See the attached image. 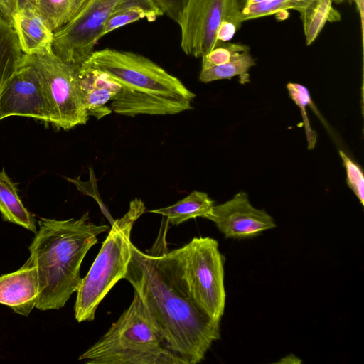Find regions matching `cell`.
Segmentation results:
<instances>
[{"label": "cell", "instance_id": "2e32d148", "mask_svg": "<svg viewBox=\"0 0 364 364\" xmlns=\"http://www.w3.org/2000/svg\"><path fill=\"white\" fill-rule=\"evenodd\" d=\"M213 205L214 201L206 193L193 191L173 205L149 212L161 215L166 218L169 224L177 225L192 218H205Z\"/></svg>", "mask_w": 364, "mask_h": 364}, {"label": "cell", "instance_id": "6da1fadb", "mask_svg": "<svg viewBox=\"0 0 364 364\" xmlns=\"http://www.w3.org/2000/svg\"><path fill=\"white\" fill-rule=\"evenodd\" d=\"M158 237L149 251L131 245L132 256L123 279L141 297L166 347L184 364L201 362L220 339V322L193 302L184 284L165 257L169 223L163 216Z\"/></svg>", "mask_w": 364, "mask_h": 364}, {"label": "cell", "instance_id": "7c38bea8", "mask_svg": "<svg viewBox=\"0 0 364 364\" xmlns=\"http://www.w3.org/2000/svg\"><path fill=\"white\" fill-rule=\"evenodd\" d=\"M39 292L36 264L32 257L18 270L0 277V304L23 316L35 308Z\"/></svg>", "mask_w": 364, "mask_h": 364}, {"label": "cell", "instance_id": "83f0119b", "mask_svg": "<svg viewBox=\"0 0 364 364\" xmlns=\"http://www.w3.org/2000/svg\"><path fill=\"white\" fill-rule=\"evenodd\" d=\"M344 1H346V0H333V1H334L336 3H341V2H343ZM347 1H351V0H347Z\"/></svg>", "mask_w": 364, "mask_h": 364}, {"label": "cell", "instance_id": "9c48e42d", "mask_svg": "<svg viewBox=\"0 0 364 364\" xmlns=\"http://www.w3.org/2000/svg\"><path fill=\"white\" fill-rule=\"evenodd\" d=\"M124 0H87L76 16L54 32L53 54L78 70L102 37L104 26Z\"/></svg>", "mask_w": 364, "mask_h": 364}, {"label": "cell", "instance_id": "3957f363", "mask_svg": "<svg viewBox=\"0 0 364 364\" xmlns=\"http://www.w3.org/2000/svg\"><path fill=\"white\" fill-rule=\"evenodd\" d=\"M37 223L39 230L29 247L39 282L35 308L59 309L79 288L82 260L109 226L92 223L89 212L78 219L40 218Z\"/></svg>", "mask_w": 364, "mask_h": 364}, {"label": "cell", "instance_id": "7402d4cb", "mask_svg": "<svg viewBox=\"0 0 364 364\" xmlns=\"http://www.w3.org/2000/svg\"><path fill=\"white\" fill-rule=\"evenodd\" d=\"M311 0H245L241 9L242 22L294 9L299 11Z\"/></svg>", "mask_w": 364, "mask_h": 364}, {"label": "cell", "instance_id": "5b68a950", "mask_svg": "<svg viewBox=\"0 0 364 364\" xmlns=\"http://www.w3.org/2000/svg\"><path fill=\"white\" fill-rule=\"evenodd\" d=\"M145 210L144 202L136 198L130 202L127 212L112 223L107 237L76 291L74 309L77 321L94 320L102 300L124 278L132 256L131 232Z\"/></svg>", "mask_w": 364, "mask_h": 364}, {"label": "cell", "instance_id": "44dd1931", "mask_svg": "<svg viewBox=\"0 0 364 364\" xmlns=\"http://www.w3.org/2000/svg\"><path fill=\"white\" fill-rule=\"evenodd\" d=\"M87 0H34L33 6L55 32L68 23Z\"/></svg>", "mask_w": 364, "mask_h": 364}, {"label": "cell", "instance_id": "ba28073f", "mask_svg": "<svg viewBox=\"0 0 364 364\" xmlns=\"http://www.w3.org/2000/svg\"><path fill=\"white\" fill-rule=\"evenodd\" d=\"M23 62L33 66L42 78L58 119L64 130L85 124L89 114L84 105L77 70L53 53L26 55Z\"/></svg>", "mask_w": 364, "mask_h": 364}, {"label": "cell", "instance_id": "d6986e66", "mask_svg": "<svg viewBox=\"0 0 364 364\" xmlns=\"http://www.w3.org/2000/svg\"><path fill=\"white\" fill-rule=\"evenodd\" d=\"M255 65L250 48L244 45L225 63L201 69L199 80L202 82L208 83L218 80L230 79L238 75L240 83L245 84L250 81L248 71Z\"/></svg>", "mask_w": 364, "mask_h": 364}, {"label": "cell", "instance_id": "4316f807", "mask_svg": "<svg viewBox=\"0 0 364 364\" xmlns=\"http://www.w3.org/2000/svg\"><path fill=\"white\" fill-rule=\"evenodd\" d=\"M14 14L20 9L33 5L34 0H9Z\"/></svg>", "mask_w": 364, "mask_h": 364}, {"label": "cell", "instance_id": "30bf717a", "mask_svg": "<svg viewBox=\"0 0 364 364\" xmlns=\"http://www.w3.org/2000/svg\"><path fill=\"white\" fill-rule=\"evenodd\" d=\"M13 116L31 117L58 127V119L42 78L23 60L0 89V121Z\"/></svg>", "mask_w": 364, "mask_h": 364}, {"label": "cell", "instance_id": "ffe728a7", "mask_svg": "<svg viewBox=\"0 0 364 364\" xmlns=\"http://www.w3.org/2000/svg\"><path fill=\"white\" fill-rule=\"evenodd\" d=\"M333 2V0H311L299 11L307 46L316 40L327 21L340 19L339 14L332 6Z\"/></svg>", "mask_w": 364, "mask_h": 364}, {"label": "cell", "instance_id": "9a60e30c", "mask_svg": "<svg viewBox=\"0 0 364 364\" xmlns=\"http://www.w3.org/2000/svg\"><path fill=\"white\" fill-rule=\"evenodd\" d=\"M0 213L4 220L18 225L34 233L37 232L35 218L19 198L16 183L4 168L0 171Z\"/></svg>", "mask_w": 364, "mask_h": 364}, {"label": "cell", "instance_id": "4fadbf2b", "mask_svg": "<svg viewBox=\"0 0 364 364\" xmlns=\"http://www.w3.org/2000/svg\"><path fill=\"white\" fill-rule=\"evenodd\" d=\"M11 25L20 47L26 55L53 53L52 45L54 32L48 27L33 5L16 11Z\"/></svg>", "mask_w": 364, "mask_h": 364}, {"label": "cell", "instance_id": "8992f818", "mask_svg": "<svg viewBox=\"0 0 364 364\" xmlns=\"http://www.w3.org/2000/svg\"><path fill=\"white\" fill-rule=\"evenodd\" d=\"M165 257L177 272L191 298L210 318L220 321L226 294L224 257L216 240L193 237L182 247L165 251Z\"/></svg>", "mask_w": 364, "mask_h": 364}, {"label": "cell", "instance_id": "ac0fdd59", "mask_svg": "<svg viewBox=\"0 0 364 364\" xmlns=\"http://www.w3.org/2000/svg\"><path fill=\"white\" fill-rule=\"evenodd\" d=\"M23 57L12 25L0 16V89L22 65Z\"/></svg>", "mask_w": 364, "mask_h": 364}, {"label": "cell", "instance_id": "8fae6325", "mask_svg": "<svg viewBox=\"0 0 364 364\" xmlns=\"http://www.w3.org/2000/svg\"><path fill=\"white\" fill-rule=\"evenodd\" d=\"M205 218L230 239L255 237L276 227L274 218L265 210L255 208L244 191L224 203L213 205Z\"/></svg>", "mask_w": 364, "mask_h": 364}, {"label": "cell", "instance_id": "d4e9b609", "mask_svg": "<svg viewBox=\"0 0 364 364\" xmlns=\"http://www.w3.org/2000/svg\"><path fill=\"white\" fill-rule=\"evenodd\" d=\"M163 15L176 22L182 0H151Z\"/></svg>", "mask_w": 364, "mask_h": 364}, {"label": "cell", "instance_id": "f1b7e54d", "mask_svg": "<svg viewBox=\"0 0 364 364\" xmlns=\"http://www.w3.org/2000/svg\"><path fill=\"white\" fill-rule=\"evenodd\" d=\"M245 1V0H242V3H243V1Z\"/></svg>", "mask_w": 364, "mask_h": 364}, {"label": "cell", "instance_id": "277c9868", "mask_svg": "<svg viewBox=\"0 0 364 364\" xmlns=\"http://www.w3.org/2000/svg\"><path fill=\"white\" fill-rule=\"evenodd\" d=\"M78 360L86 364H184L166 347L136 291L129 306Z\"/></svg>", "mask_w": 364, "mask_h": 364}, {"label": "cell", "instance_id": "52a82bcc", "mask_svg": "<svg viewBox=\"0 0 364 364\" xmlns=\"http://www.w3.org/2000/svg\"><path fill=\"white\" fill-rule=\"evenodd\" d=\"M242 0H182L176 23L181 48L187 55L201 58L240 28Z\"/></svg>", "mask_w": 364, "mask_h": 364}, {"label": "cell", "instance_id": "603a6c76", "mask_svg": "<svg viewBox=\"0 0 364 364\" xmlns=\"http://www.w3.org/2000/svg\"><path fill=\"white\" fill-rule=\"evenodd\" d=\"M287 88L291 100L300 108L305 127L308 149H312L314 148L317 134L316 132L311 128L309 119L306 113V105L312 104L309 90L302 85L293 82H289L287 85Z\"/></svg>", "mask_w": 364, "mask_h": 364}, {"label": "cell", "instance_id": "7a4b0ae2", "mask_svg": "<svg viewBox=\"0 0 364 364\" xmlns=\"http://www.w3.org/2000/svg\"><path fill=\"white\" fill-rule=\"evenodd\" d=\"M81 67L103 73L121 87L110 105L118 114L172 115L192 109L196 95L142 55L104 48L94 51Z\"/></svg>", "mask_w": 364, "mask_h": 364}, {"label": "cell", "instance_id": "cb8c5ba5", "mask_svg": "<svg viewBox=\"0 0 364 364\" xmlns=\"http://www.w3.org/2000/svg\"><path fill=\"white\" fill-rule=\"evenodd\" d=\"M346 171V183L353 191L360 203L364 205V176L361 168L352 161L343 151H339Z\"/></svg>", "mask_w": 364, "mask_h": 364}, {"label": "cell", "instance_id": "484cf974", "mask_svg": "<svg viewBox=\"0 0 364 364\" xmlns=\"http://www.w3.org/2000/svg\"><path fill=\"white\" fill-rule=\"evenodd\" d=\"M13 15L14 11L9 0H0V16L11 24Z\"/></svg>", "mask_w": 364, "mask_h": 364}, {"label": "cell", "instance_id": "e0dca14e", "mask_svg": "<svg viewBox=\"0 0 364 364\" xmlns=\"http://www.w3.org/2000/svg\"><path fill=\"white\" fill-rule=\"evenodd\" d=\"M161 15L163 14L151 0H124L109 16L102 36L142 18L154 21Z\"/></svg>", "mask_w": 364, "mask_h": 364}, {"label": "cell", "instance_id": "5bb4252c", "mask_svg": "<svg viewBox=\"0 0 364 364\" xmlns=\"http://www.w3.org/2000/svg\"><path fill=\"white\" fill-rule=\"evenodd\" d=\"M84 105L89 116L100 119L112 113L106 105L119 92L121 87L103 73L81 67L77 70Z\"/></svg>", "mask_w": 364, "mask_h": 364}]
</instances>
